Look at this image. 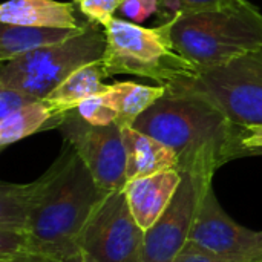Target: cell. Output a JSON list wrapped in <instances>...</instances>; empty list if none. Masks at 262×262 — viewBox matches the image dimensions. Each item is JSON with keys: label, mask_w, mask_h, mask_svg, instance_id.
Listing matches in <instances>:
<instances>
[{"label": "cell", "mask_w": 262, "mask_h": 262, "mask_svg": "<svg viewBox=\"0 0 262 262\" xmlns=\"http://www.w3.org/2000/svg\"><path fill=\"white\" fill-rule=\"evenodd\" d=\"M132 127L169 146L178 157L180 172L200 180L212 181L221 166L236 158L238 124L190 92L167 89Z\"/></svg>", "instance_id": "obj_2"}, {"label": "cell", "mask_w": 262, "mask_h": 262, "mask_svg": "<svg viewBox=\"0 0 262 262\" xmlns=\"http://www.w3.org/2000/svg\"><path fill=\"white\" fill-rule=\"evenodd\" d=\"M104 32L107 41L101 63L107 77L129 74L167 88L198 69L172 45L169 21L144 28L114 17Z\"/></svg>", "instance_id": "obj_4"}, {"label": "cell", "mask_w": 262, "mask_h": 262, "mask_svg": "<svg viewBox=\"0 0 262 262\" xmlns=\"http://www.w3.org/2000/svg\"><path fill=\"white\" fill-rule=\"evenodd\" d=\"M12 262H83V255L75 256V258H69V259H54V258H41V256H23L18 258Z\"/></svg>", "instance_id": "obj_25"}, {"label": "cell", "mask_w": 262, "mask_h": 262, "mask_svg": "<svg viewBox=\"0 0 262 262\" xmlns=\"http://www.w3.org/2000/svg\"><path fill=\"white\" fill-rule=\"evenodd\" d=\"M181 184L166 212L144 232L141 262H172L189 241L196 207L212 181L181 173Z\"/></svg>", "instance_id": "obj_10"}, {"label": "cell", "mask_w": 262, "mask_h": 262, "mask_svg": "<svg viewBox=\"0 0 262 262\" xmlns=\"http://www.w3.org/2000/svg\"><path fill=\"white\" fill-rule=\"evenodd\" d=\"M175 49L198 68H213L262 49V12L249 0L170 17Z\"/></svg>", "instance_id": "obj_3"}, {"label": "cell", "mask_w": 262, "mask_h": 262, "mask_svg": "<svg viewBox=\"0 0 262 262\" xmlns=\"http://www.w3.org/2000/svg\"><path fill=\"white\" fill-rule=\"evenodd\" d=\"M123 0H80V11L89 21L98 23L103 28L114 18L115 11L120 9Z\"/></svg>", "instance_id": "obj_21"}, {"label": "cell", "mask_w": 262, "mask_h": 262, "mask_svg": "<svg viewBox=\"0 0 262 262\" xmlns=\"http://www.w3.org/2000/svg\"><path fill=\"white\" fill-rule=\"evenodd\" d=\"M253 262H262V232H258V247L253 256Z\"/></svg>", "instance_id": "obj_26"}, {"label": "cell", "mask_w": 262, "mask_h": 262, "mask_svg": "<svg viewBox=\"0 0 262 262\" xmlns=\"http://www.w3.org/2000/svg\"><path fill=\"white\" fill-rule=\"evenodd\" d=\"M244 0H161V9L167 11L169 18L178 14H189V12H201L207 9H215L233 3H239Z\"/></svg>", "instance_id": "obj_19"}, {"label": "cell", "mask_w": 262, "mask_h": 262, "mask_svg": "<svg viewBox=\"0 0 262 262\" xmlns=\"http://www.w3.org/2000/svg\"><path fill=\"white\" fill-rule=\"evenodd\" d=\"M77 112L92 126H111L118 121V111L106 92L94 95L80 103Z\"/></svg>", "instance_id": "obj_18"}, {"label": "cell", "mask_w": 262, "mask_h": 262, "mask_svg": "<svg viewBox=\"0 0 262 262\" xmlns=\"http://www.w3.org/2000/svg\"><path fill=\"white\" fill-rule=\"evenodd\" d=\"M121 134L126 149L127 180L149 177L164 170H180L177 154L164 143L132 126L121 127Z\"/></svg>", "instance_id": "obj_12"}, {"label": "cell", "mask_w": 262, "mask_h": 262, "mask_svg": "<svg viewBox=\"0 0 262 262\" xmlns=\"http://www.w3.org/2000/svg\"><path fill=\"white\" fill-rule=\"evenodd\" d=\"M60 123L45 100L34 101L0 120V147L5 149L41 130L57 129Z\"/></svg>", "instance_id": "obj_16"}, {"label": "cell", "mask_w": 262, "mask_h": 262, "mask_svg": "<svg viewBox=\"0 0 262 262\" xmlns=\"http://www.w3.org/2000/svg\"><path fill=\"white\" fill-rule=\"evenodd\" d=\"M120 12L130 18L134 23H143L144 17H143V2L141 0H123L121 6H120Z\"/></svg>", "instance_id": "obj_24"}, {"label": "cell", "mask_w": 262, "mask_h": 262, "mask_svg": "<svg viewBox=\"0 0 262 262\" xmlns=\"http://www.w3.org/2000/svg\"><path fill=\"white\" fill-rule=\"evenodd\" d=\"M0 21L20 26L81 28L74 3L57 0H6L0 6Z\"/></svg>", "instance_id": "obj_13"}, {"label": "cell", "mask_w": 262, "mask_h": 262, "mask_svg": "<svg viewBox=\"0 0 262 262\" xmlns=\"http://www.w3.org/2000/svg\"><path fill=\"white\" fill-rule=\"evenodd\" d=\"M106 94L118 111L117 124L120 127H127L132 126L143 112L164 97L167 94V88L161 84L147 86L134 81H123L109 84Z\"/></svg>", "instance_id": "obj_17"}, {"label": "cell", "mask_w": 262, "mask_h": 262, "mask_svg": "<svg viewBox=\"0 0 262 262\" xmlns=\"http://www.w3.org/2000/svg\"><path fill=\"white\" fill-rule=\"evenodd\" d=\"M74 2H77V3H78V2H80V0H74Z\"/></svg>", "instance_id": "obj_28"}, {"label": "cell", "mask_w": 262, "mask_h": 262, "mask_svg": "<svg viewBox=\"0 0 262 262\" xmlns=\"http://www.w3.org/2000/svg\"><path fill=\"white\" fill-rule=\"evenodd\" d=\"M181 178L180 170H164L149 177L127 180L123 190L132 215L144 232L166 212L181 184Z\"/></svg>", "instance_id": "obj_11"}, {"label": "cell", "mask_w": 262, "mask_h": 262, "mask_svg": "<svg viewBox=\"0 0 262 262\" xmlns=\"http://www.w3.org/2000/svg\"><path fill=\"white\" fill-rule=\"evenodd\" d=\"M89 23V21H88ZM88 23L81 28H52V26H0V61L6 63L23 54L66 41L78 35Z\"/></svg>", "instance_id": "obj_15"}, {"label": "cell", "mask_w": 262, "mask_h": 262, "mask_svg": "<svg viewBox=\"0 0 262 262\" xmlns=\"http://www.w3.org/2000/svg\"><path fill=\"white\" fill-rule=\"evenodd\" d=\"M235 150L236 158L262 155V124L238 126Z\"/></svg>", "instance_id": "obj_20"}, {"label": "cell", "mask_w": 262, "mask_h": 262, "mask_svg": "<svg viewBox=\"0 0 262 262\" xmlns=\"http://www.w3.org/2000/svg\"><path fill=\"white\" fill-rule=\"evenodd\" d=\"M167 89L210 101L238 126L262 124V49L221 66L198 68Z\"/></svg>", "instance_id": "obj_6"}, {"label": "cell", "mask_w": 262, "mask_h": 262, "mask_svg": "<svg viewBox=\"0 0 262 262\" xmlns=\"http://www.w3.org/2000/svg\"><path fill=\"white\" fill-rule=\"evenodd\" d=\"M144 230L130 212L123 189L107 193L88 220L78 249L98 262H141Z\"/></svg>", "instance_id": "obj_7"}, {"label": "cell", "mask_w": 262, "mask_h": 262, "mask_svg": "<svg viewBox=\"0 0 262 262\" xmlns=\"http://www.w3.org/2000/svg\"><path fill=\"white\" fill-rule=\"evenodd\" d=\"M83 262H98V261H95V259H92V258H89V256H83Z\"/></svg>", "instance_id": "obj_27"}, {"label": "cell", "mask_w": 262, "mask_h": 262, "mask_svg": "<svg viewBox=\"0 0 262 262\" xmlns=\"http://www.w3.org/2000/svg\"><path fill=\"white\" fill-rule=\"evenodd\" d=\"M34 183L25 256H80V235L107 193L97 186L83 160L66 141L57 160Z\"/></svg>", "instance_id": "obj_1"}, {"label": "cell", "mask_w": 262, "mask_h": 262, "mask_svg": "<svg viewBox=\"0 0 262 262\" xmlns=\"http://www.w3.org/2000/svg\"><path fill=\"white\" fill-rule=\"evenodd\" d=\"M187 243L226 261L253 262L258 232L233 221L218 203L213 186L209 184L200 198Z\"/></svg>", "instance_id": "obj_9"}, {"label": "cell", "mask_w": 262, "mask_h": 262, "mask_svg": "<svg viewBox=\"0 0 262 262\" xmlns=\"http://www.w3.org/2000/svg\"><path fill=\"white\" fill-rule=\"evenodd\" d=\"M57 129L61 132L63 140L75 149L104 193L124 187L127 183L126 149L121 127L117 123L92 126L75 109L63 117Z\"/></svg>", "instance_id": "obj_8"}, {"label": "cell", "mask_w": 262, "mask_h": 262, "mask_svg": "<svg viewBox=\"0 0 262 262\" xmlns=\"http://www.w3.org/2000/svg\"><path fill=\"white\" fill-rule=\"evenodd\" d=\"M106 77L107 74L101 60L86 64L63 80L45 98V103L51 107L57 120H63L66 114L75 111L84 100L106 92L109 89V84L103 83Z\"/></svg>", "instance_id": "obj_14"}, {"label": "cell", "mask_w": 262, "mask_h": 262, "mask_svg": "<svg viewBox=\"0 0 262 262\" xmlns=\"http://www.w3.org/2000/svg\"><path fill=\"white\" fill-rule=\"evenodd\" d=\"M172 262H230L220 258V256H215L190 243H187L184 246V249L175 256V259Z\"/></svg>", "instance_id": "obj_23"}, {"label": "cell", "mask_w": 262, "mask_h": 262, "mask_svg": "<svg viewBox=\"0 0 262 262\" xmlns=\"http://www.w3.org/2000/svg\"><path fill=\"white\" fill-rule=\"evenodd\" d=\"M106 32L89 21L75 37L35 49L9 60L0 68V84L45 100L77 69L100 61L106 51Z\"/></svg>", "instance_id": "obj_5"}, {"label": "cell", "mask_w": 262, "mask_h": 262, "mask_svg": "<svg viewBox=\"0 0 262 262\" xmlns=\"http://www.w3.org/2000/svg\"><path fill=\"white\" fill-rule=\"evenodd\" d=\"M34 101H38V100L26 92L0 84V120Z\"/></svg>", "instance_id": "obj_22"}]
</instances>
